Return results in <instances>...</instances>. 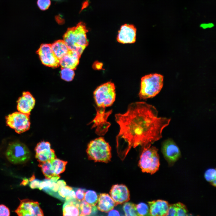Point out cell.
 <instances>
[{"instance_id": "obj_33", "label": "cell", "mask_w": 216, "mask_h": 216, "mask_svg": "<svg viewBox=\"0 0 216 216\" xmlns=\"http://www.w3.org/2000/svg\"><path fill=\"white\" fill-rule=\"evenodd\" d=\"M37 5L39 9L45 10L48 9L51 4L50 0H38Z\"/></svg>"}, {"instance_id": "obj_18", "label": "cell", "mask_w": 216, "mask_h": 216, "mask_svg": "<svg viewBox=\"0 0 216 216\" xmlns=\"http://www.w3.org/2000/svg\"><path fill=\"white\" fill-rule=\"evenodd\" d=\"M80 57L76 52L69 50L68 52L59 59V65L62 68L75 69L78 64Z\"/></svg>"}, {"instance_id": "obj_17", "label": "cell", "mask_w": 216, "mask_h": 216, "mask_svg": "<svg viewBox=\"0 0 216 216\" xmlns=\"http://www.w3.org/2000/svg\"><path fill=\"white\" fill-rule=\"evenodd\" d=\"M150 216H166L169 204L166 201L158 200L148 202Z\"/></svg>"}, {"instance_id": "obj_35", "label": "cell", "mask_w": 216, "mask_h": 216, "mask_svg": "<svg viewBox=\"0 0 216 216\" xmlns=\"http://www.w3.org/2000/svg\"><path fill=\"white\" fill-rule=\"evenodd\" d=\"M10 215L9 208L4 205H0V216H9Z\"/></svg>"}, {"instance_id": "obj_19", "label": "cell", "mask_w": 216, "mask_h": 216, "mask_svg": "<svg viewBox=\"0 0 216 216\" xmlns=\"http://www.w3.org/2000/svg\"><path fill=\"white\" fill-rule=\"evenodd\" d=\"M97 209L103 212L108 213L117 205L108 194L101 193L98 196Z\"/></svg>"}, {"instance_id": "obj_5", "label": "cell", "mask_w": 216, "mask_h": 216, "mask_svg": "<svg viewBox=\"0 0 216 216\" xmlns=\"http://www.w3.org/2000/svg\"><path fill=\"white\" fill-rule=\"evenodd\" d=\"M158 151L153 146L142 149L138 163L142 172L153 174L158 170L160 163Z\"/></svg>"}, {"instance_id": "obj_15", "label": "cell", "mask_w": 216, "mask_h": 216, "mask_svg": "<svg viewBox=\"0 0 216 216\" xmlns=\"http://www.w3.org/2000/svg\"><path fill=\"white\" fill-rule=\"evenodd\" d=\"M136 29L133 25L124 24L118 31L117 41L123 44H132L136 41Z\"/></svg>"}, {"instance_id": "obj_2", "label": "cell", "mask_w": 216, "mask_h": 216, "mask_svg": "<svg viewBox=\"0 0 216 216\" xmlns=\"http://www.w3.org/2000/svg\"><path fill=\"white\" fill-rule=\"evenodd\" d=\"M88 32L85 24L80 22L76 26L68 28L63 36V40L70 50L81 56L88 45L86 35Z\"/></svg>"}, {"instance_id": "obj_1", "label": "cell", "mask_w": 216, "mask_h": 216, "mask_svg": "<svg viewBox=\"0 0 216 216\" xmlns=\"http://www.w3.org/2000/svg\"><path fill=\"white\" fill-rule=\"evenodd\" d=\"M120 127L116 137L118 156L123 160L131 148L140 146L142 149L151 146L162 137L164 129L170 119L158 117V111L153 106L145 102L129 104L126 112L115 115Z\"/></svg>"}, {"instance_id": "obj_16", "label": "cell", "mask_w": 216, "mask_h": 216, "mask_svg": "<svg viewBox=\"0 0 216 216\" xmlns=\"http://www.w3.org/2000/svg\"><path fill=\"white\" fill-rule=\"evenodd\" d=\"M35 100L29 92H24L17 101V109L21 112L29 115L34 108Z\"/></svg>"}, {"instance_id": "obj_13", "label": "cell", "mask_w": 216, "mask_h": 216, "mask_svg": "<svg viewBox=\"0 0 216 216\" xmlns=\"http://www.w3.org/2000/svg\"><path fill=\"white\" fill-rule=\"evenodd\" d=\"M35 158L40 163L50 160L56 158L55 152L51 149L50 143L42 141L37 145L35 148Z\"/></svg>"}, {"instance_id": "obj_20", "label": "cell", "mask_w": 216, "mask_h": 216, "mask_svg": "<svg viewBox=\"0 0 216 216\" xmlns=\"http://www.w3.org/2000/svg\"><path fill=\"white\" fill-rule=\"evenodd\" d=\"M80 202L76 199L65 201L63 206L64 216H80Z\"/></svg>"}, {"instance_id": "obj_41", "label": "cell", "mask_w": 216, "mask_h": 216, "mask_svg": "<svg viewBox=\"0 0 216 216\" xmlns=\"http://www.w3.org/2000/svg\"><path fill=\"white\" fill-rule=\"evenodd\" d=\"M29 180L27 178L24 179L21 184L23 185H26L28 184L29 182Z\"/></svg>"}, {"instance_id": "obj_25", "label": "cell", "mask_w": 216, "mask_h": 216, "mask_svg": "<svg viewBox=\"0 0 216 216\" xmlns=\"http://www.w3.org/2000/svg\"><path fill=\"white\" fill-rule=\"evenodd\" d=\"M98 199V195L94 191L89 190H86L84 196V200L92 206H95L97 204Z\"/></svg>"}, {"instance_id": "obj_23", "label": "cell", "mask_w": 216, "mask_h": 216, "mask_svg": "<svg viewBox=\"0 0 216 216\" xmlns=\"http://www.w3.org/2000/svg\"><path fill=\"white\" fill-rule=\"evenodd\" d=\"M38 166L41 168L43 174L46 178L49 179L52 177L56 176L53 170L50 160L40 163L39 164Z\"/></svg>"}, {"instance_id": "obj_28", "label": "cell", "mask_w": 216, "mask_h": 216, "mask_svg": "<svg viewBox=\"0 0 216 216\" xmlns=\"http://www.w3.org/2000/svg\"><path fill=\"white\" fill-rule=\"evenodd\" d=\"M204 177L206 180L211 184L216 186V172L215 169L210 168L206 171L204 173Z\"/></svg>"}, {"instance_id": "obj_4", "label": "cell", "mask_w": 216, "mask_h": 216, "mask_svg": "<svg viewBox=\"0 0 216 216\" xmlns=\"http://www.w3.org/2000/svg\"><path fill=\"white\" fill-rule=\"evenodd\" d=\"M164 76L158 74H150L141 79L140 89L139 94L140 99L152 98L158 94L163 85Z\"/></svg>"}, {"instance_id": "obj_10", "label": "cell", "mask_w": 216, "mask_h": 216, "mask_svg": "<svg viewBox=\"0 0 216 216\" xmlns=\"http://www.w3.org/2000/svg\"><path fill=\"white\" fill-rule=\"evenodd\" d=\"M15 212L20 216L44 215L39 203L28 199L21 200L19 206Z\"/></svg>"}, {"instance_id": "obj_32", "label": "cell", "mask_w": 216, "mask_h": 216, "mask_svg": "<svg viewBox=\"0 0 216 216\" xmlns=\"http://www.w3.org/2000/svg\"><path fill=\"white\" fill-rule=\"evenodd\" d=\"M74 190L76 199L80 202L84 200V196L86 190L81 188H73Z\"/></svg>"}, {"instance_id": "obj_3", "label": "cell", "mask_w": 216, "mask_h": 216, "mask_svg": "<svg viewBox=\"0 0 216 216\" xmlns=\"http://www.w3.org/2000/svg\"><path fill=\"white\" fill-rule=\"evenodd\" d=\"M86 152L89 159L107 163L111 161V148L103 137L97 138L88 145Z\"/></svg>"}, {"instance_id": "obj_27", "label": "cell", "mask_w": 216, "mask_h": 216, "mask_svg": "<svg viewBox=\"0 0 216 216\" xmlns=\"http://www.w3.org/2000/svg\"><path fill=\"white\" fill-rule=\"evenodd\" d=\"M75 75L73 70L68 68H62L60 76L62 79L66 81H72Z\"/></svg>"}, {"instance_id": "obj_8", "label": "cell", "mask_w": 216, "mask_h": 216, "mask_svg": "<svg viewBox=\"0 0 216 216\" xmlns=\"http://www.w3.org/2000/svg\"><path fill=\"white\" fill-rule=\"evenodd\" d=\"M6 119L7 125L18 134L24 132L30 128L29 115L15 112L8 115Z\"/></svg>"}, {"instance_id": "obj_6", "label": "cell", "mask_w": 216, "mask_h": 216, "mask_svg": "<svg viewBox=\"0 0 216 216\" xmlns=\"http://www.w3.org/2000/svg\"><path fill=\"white\" fill-rule=\"evenodd\" d=\"M116 88L114 83L108 82L98 86L94 92V97L98 108L111 106L115 100Z\"/></svg>"}, {"instance_id": "obj_43", "label": "cell", "mask_w": 216, "mask_h": 216, "mask_svg": "<svg viewBox=\"0 0 216 216\" xmlns=\"http://www.w3.org/2000/svg\"><path fill=\"white\" fill-rule=\"evenodd\" d=\"M35 179V177L34 175H33L29 180V181L31 182Z\"/></svg>"}, {"instance_id": "obj_37", "label": "cell", "mask_w": 216, "mask_h": 216, "mask_svg": "<svg viewBox=\"0 0 216 216\" xmlns=\"http://www.w3.org/2000/svg\"><path fill=\"white\" fill-rule=\"evenodd\" d=\"M108 216H120V214L118 211L113 209L108 212Z\"/></svg>"}, {"instance_id": "obj_40", "label": "cell", "mask_w": 216, "mask_h": 216, "mask_svg": "<svg viewBox=\"0 0 216 216\" xmlns=\"http://www.w3.org/2000/svg\"><path fill=\"white\" fill-rule=\"evenodd\" d=\"M60 177L59 176L57 175L52 176L49 179L52 182H56Z\"/></svg>"}, {"instance_id": "obj_29", "label": "cell", "mask_w": 216, "mask_h": 216, "mask_svg": "<svg viewBox=\"0 0 216 216\" xmlns=\"http://www.w3.org/2000/svg\"><path fill=\"white\" fill-rule=\"evenodd\" d=\"M73 188L69 186L65 185L60 187L58 191L56 197L60 200H65Z\"/></svg>"}, {"instance_id": "obj_9", "label": "cell", "mask_w": 216, "mask_h": 216, "mask_svg": "<svg viewBox=\"0 0 216 216\" xmlns=\"http://www.w3.org/2000/svg\"><path fill=\"white\" fill-rule=\"evenodd\" d=\"M42 63L49 67L59 66V59L54 53L50 44H42L37 52Z\"/></svg>"}, {"instance_id": "obj_21", "label": "cell", "mask_w": 216, "mask_h": 216, "mask_svg": "<svg viewBox=\"0 0 216 216\" xmlns=\"http://www.w3.org/2000/svg\"><path fill=\"white\" fill-rule=\"evenodd\" d=\"M51 44L54 53L59 59L67 53L70 50L63 40H57Z\"/></svg>"}, {"instance_id": "obj_26", "label": "cell", "mask_w": 216, "mask_h": 216, "mask_svg": "<svg viewBox=\"0 0 216 216\" xmlns=\"http://www.w3.org/2000/svg\"><path fill=\"white\" fill-rule=\"evenodd\" d=\"M123 209L125 216H138L136 208V204L133 203L126 202L124 203Z\"/></svg>"}, {"instance_id": "obj_14", "label": "cell", "mask_w": 216, "mask_h": 216, "mask_svg": "<svg viewBox=\"0 0 216 216\" xmlns=\"http://www.w3.org/2000/svg\"><path fill=\"white\" fill-rule=\"evenodd\" d=\"M110 194L117 205L124 204L130 200L129 191L127 187L124 184H116L112 185Z\"/></svg>"}, {"instance_id": "obj_31", "label": "cell", "mask_w": 216, "mask_h": 216, "mask_svg": "<svg viewBox=\"0 0 216 216\" xmlns=\"http://www.w3.org/2000/svg\"><path fill=\"white\" fill-rule=\"evenodd\" d=\"M176 204V216L188 215V210L185 205L180 202Z\"/></svg>"}, {"instance_id": "obj_22", "label": "cell", "mask_w": 216, "mask_h": 216, "mask_svg": "<svg viewBox=\"0 0 216 216\" xmlns=\"http://www.w3.org/2000/svg\"><path fill=\"white\" fill-rule=\"evenodd\" d=\"M97 207L92 206L87 202L84 200L80 202V216L94 215L97 212Z\"/></svg>"}, {"instance_id": "obj_34", "label": "cell", "mask_w": 216, "mask_h": 216, "mask_svg": "<svg viewBox=\"0 0 216 216\" xmlns=\"http://www.w3.org/2000/svg\"><path fill=\"white\" fill-rule=\"evenodd\" d=\"M176 204L169 205L166 216H176Z\"/></svg>"}, {"instance_id": "obj_7", "label": "cell", "mask_w": 216, "mask_h": 216, "mask_svg": "<svg viewBox=\"0 0 216 216\" xmlns=\"http://www.w3.org/2000/svg\"><path fill=\"white\" fill-rule=\"evenodd\" d=\"M5 155L10 162L17 164L27 162L30 158L31 154L26 145L20 142H15L9 144Z\"/></svg>"}, {"instance_id": "obj_11", "label": "cell", "mask_w": 216, "mask_h": 216, "mask_svg": "<svg viewBox=\"0 0 216 216\" xmlns=\"http://www.w3.org/2000/svg\"><path fill=\"white\" fill-rule=\"evenodd\" d=\"M105 108L98 107L96 116L92 122L94 123L93 128L97 127L96 132L99 135H104L110 125V123L107 122V120L112 113V110L105 112Z\"/></svg>"}, {"instance_id": "obj_12", "label": "cell", "mask_w": 216, "mask_h": 216, "mask_svg": "<svg viewBox=\"0 0 216 216\" xmlns=\"http://www.w3.org/2000/svg\"><path fill=\"white\" fill-rule=\"evenodd\" d=\"M161 152L165 159L170 164H173L181 156L180 149L172 139L164 140L161 145Z\"/></svg>"}, {"instance_id": "obj_36", "label": "cell", "mask_w": 216, "mask_h": 216, "mask_svg": "<svg viewBox=\"0 0 216 216\" xmlns=\"http://www.w3.org/2000/svg\"><path fill=\"white\" fill-rule=\"evenodd\" d=\"M41 181L38 179H34L30 182L29 184L30 187L32 189H39Z\"/></svg>"}, {"instance_id": "obj_39", "label": "cell", "mask_w": 216, "mask_h": 216, "mask_svg": "<svg viewBox=\"0 0 216 216\" xmlns=\"http://www.w3.org/2000/svg\"><path fill=\"white\" fill-rule=\"evenodd\" d=\"M56 20L57 22L59 24H62L64 22V20L59 16H56Z\"/></svg>"}, {"instance_id": "obj_24", "label": "cell", "mask_w": 216, "mask_h": 216, "mask_svg": "<svg viewBox=\"0 0 216 216\" xmlns=\"http://www.w3.org/2000/svg\"><path fill=\"white\" fill-rule=\"evenodd\" d=\"M50 162L56 176L58 175L64 171L67 161L56 158L50 160Z\"/></svg>"}, {"instance_id": "obj_30", "label": "cell", "mask_w": 216, "mask_h": 216, "mask_svg": "<svg viewBox=\"0 0 216 216\" xmlns=\"http://www.w3.org/2000/svg\"><path fill=\"white\" fill-rule=\"evenodd\" d=\"M136 208L138 216H150L148 206L143 202H140L136 205Z\"/></svg>"}, {"instance_id": "obj_42", "label": "cell", "mask_w": 216, "mask_h": 216, "mask_svg": "<svg viewBox=\"0 0 216 216\" xmlns=\"http://www.w3.org/2000/svg\"><path fill=\"white\" fill-rule=\"evenodd\" d=\"M88 2H87L86 1L82 5V9L88 6Z\"/></svg>"}, {"instance_id": "obj_38", "label": "cell", "mask_w": 216, "mask_h": 216, "mask_svg": "<svg viewBox=\"0 0 216 216\" xmlns=\"http://www.w3.org/2000/svg\"><path fill=\"white\" fill-rule=\"evenodd\" d=\"M60 188L66 185V182L63 180H58L56 182Z\"/></svg>"}]
</instances>
